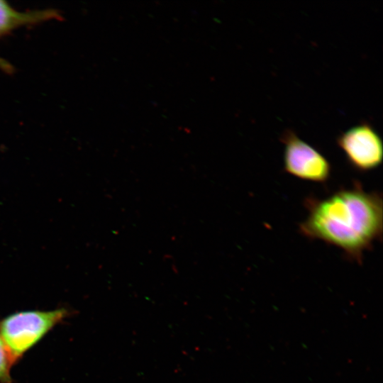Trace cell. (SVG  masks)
I'll return each instance as SVG.
<instances>
[{
    "label": "cell",
    "mask_w": 383,
    "mask_h": 383,
    "mask_svg": "<svg viewBox=\"0 0 383 383\" xmlns=\"http://www.w3.org/2000/svg\"><path fill=\"white\" fill-rule=\"evenodd\" d=\"M304 206L308 213L300 233L339 248L350 261L361 264L364 253L382 238V194L365 191L359 182L324 198L309 196Z\"/></svg>",
    "instance_id": "obj_1"
},
{
    "label": "cell",
    "mask_w": 383,
    "mask_h": 383,
    "mask_svg": "<svg viewBox=\"0 0 383 383\" xmlns=\"http://www.w3.org/2000/svg\"><path fill=\"white\" fill-rule=\"evenodd\" d=\"M69 316L68 309L59 308L18 311L0 320V337L13 364Z\"/></svg>",
    "instance_id": "obj_2"
},
{
    "label": "cell",
    "mask_w": 383,
    "mask_h": 383,
    "mask_svg": "<svg viewBox=\"0 0 383 383\" xmlns=\"http://www.w3.org/2000/svg\"><path fill=\"white\" fill-rule=\"evenodd\" d=\"M280 140L284 145V170L287 174L318 183H325L329 179L331 163L316 148L289 129L282 133Z\"/></svg>",
    "instance_id": "obj_3"
},
{
    "label": "cell",
    "mask_w": 383,
    "mask_h": 383,
    "mask_svg": "<svg viewBox=\"0 0 383 383\" xmlns=\"http://www.w3.org/2000/svg\"><path fill=\"white\" fill-rule=\"evenodd\" d=\"M348 164L360 172L378 168L383 161V141L375 128L362 121L342 132L336 139Z\"/></svg>",
    "instance_id": "obj_4"
},
{
    "label": "cell",
    "mask_w": 383,
    "mask_h": 383,
    "mask_svg": "<svg viewBox=\"0 0 383 383\" xmlns=\"http://www.w3.org/2000/svg\"><path fill=\"white\" fill-rule=\"evenodd\" d=\"M60 18V13L55 9L19 11L0 0V37L23 26Z\"/></svg>",
    "instance_id": "obj_5"
},
{
    "label": "cell",
    "mask_w": 383,
    "mask_h": 383,
    "mask_svg": "<svg viewBox=\"0 0 383 383\" xmlns=\"http://www.w3.org/2000/svg\"><path fill=\"white\" fill-rule=\"evenodd\" d=\"M13 362L9 351L0 337V382L11 383V368Z\"/></svg>",
    "instance_id": "obj_6"
},
{
    "label": "cell",
    "mask_w": 383,
    "mask_h": 383,
    "mask_svg": "<svg viewBox=\"0 0 383 383\" xmlns=\"http://www.w3.org/2000/svg\"><path fill=\"white\" fill-rule=\"evenodd\" d=\"M0 69L7 73L12 72L13 70L12 65L1 57H0Z\"/></svg>",
    "instance_id": "obj_7"
}]
</instances>
